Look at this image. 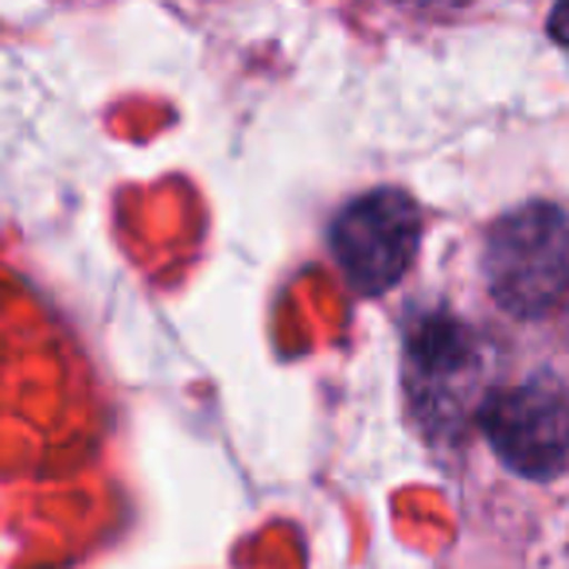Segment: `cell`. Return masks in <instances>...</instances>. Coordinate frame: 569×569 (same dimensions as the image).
Returning a JSON list of instances; mask_svg holds the SVG:
<instances>
[{"mask_svg": "<svg viewBox=\"0 0 569 569\" xmlns=\"http://www.w3.org/2000/svg\"><path fill=\"white\" fill-rule=\"evenodd\" d=\"M483 281L491 301L519 320H542L569 301V211L522 203L499 214L483 238Z\"/></svg>", "mask_w": 569, "mask_h": 569, "instance_id": "cell-1", "label": "cell"}, {"mask_svg": "<svg viewBox=\"0 0 569 569\" xmlns=\"http://www.w3.org/2000/svg\"><path fill=\"white\" fill-rule=\"evenodd\" d=\"M483 351L468 325L433 312L406 336V390L429 433H460L483 406Z\"/></svg>", "mask_w": 569, "mask_h": 569, "instance_id": "cell-2", "label": "cell"}, {"mask_svg": "<svg viewBox=\"0 0 569 569\" xmlns=\"http://www.w3.org/2000/svg\"><path fill=\"white\" fill-rule=\"evenodd\" d=\"M476 426L499 465L522 480H553L569 465V395L550 379L488 390Z\"/></svg>", "mask_w": 569, "mask_h": 569, "instance_id": "cell-3", "label": "cell"}, {"mask_svg": "<svg viewBox=\"0 0 569 569\" xmlns=\"http://www.w3.org/2000/svg\"><path fill=\"white\" fill-rule=\"evenodd\" d=\"M421 246V211L406 191L375 188L351 199L332 222V253L359 293H390Z\"/></svg>", "mask_w": 569, "mask_h": 569, "instance_id": "cell-4", "label": "cell"}, {"mask_svg": "<svg viewBox=\"0 0 569 569\" xmlns=\"http://www.w3.org/2000/svg\"><path fill=\"white\" fill-rule=\"evenodd\" d=\"M550 36H553L558 43H569V4L553 9V17H550Z\"/></svg>", "mask_w": 569, "mask_h": 569, "instance_id": "cell-5", "label": "cell"}]
</instances>
